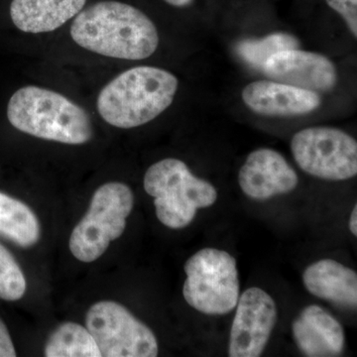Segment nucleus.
Listing matches in <instances>:
<instances>
[{
    "instance_id": "nucleus-1",
    "label": "nucleus",
    "mask_w": 357,
    "mask_h": 357,
    "mask_svg": "<svg viewBox=\"0 0 357 357\" xmlns=\"http://www.w3.org/2000/svg\"><path fill=\"white\" fill-rule=\"evenodd\" d=\"M70 36L86 50L123 60H143L158 48L159 34L149 17L124 2L105 0L81 11Z\"/></svg>"
},
{
    "instance_id": "nucleus-2",
    "label": "nucleus",
    "mask_w": 357,
    "mask_h": 357,
    "mask_svg": "<svg viewBox=\"0 0 357 357\" xmlns=\"http://www.w3.org/2000/svg\"><path fill=\"white\" fill-rule=\"evenodd\" d=\"M177 77L149 66L119 75L102 89L96 107L103 121L115 128H138L153 121L171 105L177 93Z\"/></svg>"
},
{
    "instance_id": "nucleus-3",
    "label": "nucleus",
    "mask_w": 357,
    "mask_h": 357,
    "mask_svg": "<svg viewBox=\"0 0 357 357\" xmlns=\"http://www.w3.org/2000/svg\"><path fill=\"white\" fill-rule=\"evenodd\" d=\"M7 119L17 130L41 139L81 145L93 137L91 119L81 107L39 86L16 91L7 105Z\"/></svg>"
},
{
    "instance_id": "nucleus-4",
    "label": "nucleus",
    "mask_w": 357,
    "mask_h": 357,
    "mask_svg": "<svg viewBox=\"0 0 357 357\" xmlns=\"http://www.w3.org/2000/svg\"><path fill=\"white\" fill-rule=\"evenodd\" d=\"M144 189L154 198L160 222L173 229L188 227L199 208H210L218 199L215 188L192 175L178 159L161 160L150 167L145 173Z\"/></svg>"
},
{
    "instance_id": "nucleus-5",
    "label": "nucleus",
    "mask_w": 357,
    "mask_h": 357,
    "mask_svg": "<svg viewBox=\"0 0 357 357\" xmlns=\"http://www.w3.org/2000/svg\"><path fill=\"white\" fill-rule=\"evenodd\" d=\"M133 204V192L128 185L112 182L98 188L88 213L73 230L70 238L72 255L82 262L98 259L110 243L123 234Z\"/></svg>"
},
{
    "instance_id": "nucleus-6",
    "label": "nucleus",
    "mask_w": 357,
    "mask_h": 357,
    "mask_svg": "<svg viewBox=\"0 0 357 357\" xmlns=\"http://www.w3.org/2000/svg\"><path fill=\"white\" fill-rule=\"evenodd\" d=\"M183 287L185 302L206 314L234 311L241 296L236 260L220 249L204 248L187 260Z\"/></svg>"
},
{
    "instance_id": "nucleus-7",
    "label": "nucleus",
    "mask_w": 357,
    "mask_h": 357,
    "mask_svg": "<svg viewBox=\"0 0 357 357\" xmlns=\"http://www.w3.org/2000/svg\"><path fill=\"white\" fill-rule=\"evenodd\" d=\"M291 150L300 168L314 177L344 181L356 176V140L340 129H303L293 136Z\"/></svg>"
},
{
    "instance_id": "nucleus-8",
    "label": "nucleus",
    "mask_w": 357,
    "mask_h": 357,
    "mask_svg": "<svg viewBox=\"0 0 357 357\" xmlns=\"http://www.w3.org/2000/svg\"><path fill=\"white\" fill-rule=\"evenodd\" d=\"M86 326L103 357L158 356L154 333L119 303H96L86 314Z\"/></svg>"
},
{
    "instance_id": "nucleus-9",
    "label": "nucleus",
    "mask_w": 357,
    "mask_h": 357,
    "mask_svg": "<svg viewBox=\"0 0 357 357\" xmlns=\"http://www.w3.org/2000/svg\"><path fill=\"white\" fill-rule=\"evenodd\" d=\"M230 331V357H258L269 342L277 321L273 298L262 289L249 288L239 296Z\"/></svg>"
},
{
    "instance_id": "nucleus-10",
    "label": "nucleus",
    "mask_w": 357,
    "mask_h": 357,
    "mask_svg": "<svg viewBox=\"0 0 357 357\" xmlns=\"http://www.w3.org/2000/svg\"><path fill=\"white\" fill-rule=\"evenodd\" d=\"M263 70L274 81L316 93L331 91L337 83V68L330 59L297 49L274 54L268 59Z\"/></svg>"
},
{
    "instance_id": "nucleus-11",
    "label": "nucleus",
    "mask_w": 357,
    "mask_h": 357,
    "mask_svg": "<svg viewBox=\"0 0 357 357\" xmlns=\"http://www.w3.org/2000/svg\"><path fill=\"white\" fill-rule=\"evenodd\" d=\"M238 183L248 198L265 201L294 191L299 178L279 152L261 148L248 155L239 171Z\"/></svg>"
},
{
    "instance_id": "nucleus-12",
    "label": "nucleus",
    "mask_w": 357,
    "mask_h": 357,
    "mask_svg": "<svg viewBox=\"0 0 357 357\" xmlns=\"http://www.w3.org/2000/svg\"><path fill=\"white\" fill-rule=\"evenodd\" d=\"M241 96L249 109L270 117L300 116L319 109L321 103L316 91L280 82H253L243 89Z\"/></svg>"
},
{
    "instance_id": "nucleus-13",
    "label": "nucleus",
    "mask_w": 357,
    "mask_h": 357,
    "mask_svg": "<svg viewBox=\"0 0 357 357\" xmlns=\"http://www.w3.org/2000/svg\"><path fill=\"white\" fill-rule=\"evenodd\" d=\"M292 331L296 344L306 356H337L344 351V328L330 312L317 305L301 312Z\"/></svg>"
},
{
    "instance_id": "nucleus-14",
    "label": "nucleus",
    "mask_w": 357,
    "mask_h": 357,
    "mask_svg": "<svg viewBox=\"0 0 357 357\" xmlns=\"http://www.w3.org/2000/svg\"><path fill=\"white\" fill-rule=\"evenodd\" d=\"M86 0H13L10 17L20 31L40 34L58 29L83 10Z\"/></svg>"
},
{
    "instance_id": "nucleus-15",
    "label": "nucleus",
    "mask_w": 357,
    "mask_h": 357,
    "mask_svg": "<svg viewBox=\"0 0 357 357\" xmlns=\"http://www.w3.org/2000/svg\"><path fill=\"white\" fill-rule=\"evenodd\" d=\"M305 287L319 299L356 309L357 274L354 270L333 259L312 263L303 274Z\"/></svg>"
},
{
    "instance_id": "nucleus-16",
    "label": "nucleus",
    "mask_w": 357,
    "mask_h": 357,
    "mask_svg": "<svg viewBox=\"0 0 357 357\" xmlns=\"http://www.w3.org/2000/svg\"><path fill=\"white\" fill-rule=\"evenodd\" d=\"M0 234L22 248L38 243L41 227L31 208L0 192Z\"/></svg>"
},
{
    "instance_id": "nucleus-17",
    "label": "nucleus",
    "mask_w": 357,
    "mask_h": 357,
    "mask_svg": "<svg viewBox=\"0 0 357 357\" xmlns=\"http://www.w3.org/2000/svg\"><path fill=\"white\" fill-rule=\"evenodd\" d=\"M45 356L102 357V354L88 328L76 323H65L47 340Z\"/></svg>"
},
{
    "instance_id": "nucleus-18",
    "label": "nucleus",
    "mask_w": 357,
    "mask_h": 357,
    "mask_svg": "<svg viewBox=\"0 0 357 357\" xmlns=\"http://www.w3.org/2000/svg\"><path fill=\"white\" fill-rule=\"evenodd\" d=\"M299 40L288 33H273L259 39H248L236 46L238 55L251 67L262 69L268 59L288 49H297Z\"/></svg>"
},
{
    "instance_id": "nucleus-19",
    "label": "nucleus",
    "mask_w": 357,
    "mask_h": 357,
    "mask_svg": "<svg viewBox=\"0 0 357 357\" xmlns=\"http://www.w3.org/2000/svg\"><path fill=\"white\" fill-rule=\"evenodd\" d=\"M27 288L22 270L15 258L0 244V299L17 301Z\"/></svg>"
},
{
    "instance_id": "nucleus-20",
    "label": "nucleus",
    "mask_w": 357,
    "mask_h": 357,
    "mask_svg": "<svg viewBox=\"0 0 357 357\" xmlns=\"http://www.w3.org/2000/svg\"><path fill=\"white\" fill-rule=\"evenodd\" d=\"M326 4L342 16L354 38L357 37V0H326Z\"/></svg>"
},
{
    "instance_id": "nucleus-21",
    "label": "nucleus",
    "mask_w": 357,
    "mask_h": 357,
    "mask_svg": "<svg viewBox=\"0 0 357 357\" xmlns=\"http://www.w3.org/2000/svg\"><path fill=\"white\" fill-rule=\"evenodd\" d=\"M15 356L16 351L10 335L3 321L0 319V357Z\"/></svg>"
},
{
    "instance_id": "nucleus-22",
    "label": "nucleus",
    "mask_w": 357,
    "mask_h": 357,
    "mask_svg": "<svg viewBox=\"0 0 357 357\" xmlns=\"http://www.w3.org/2000/svg\"><path fill=\"white\" fill-rule=\"evenodd\" d=\"M349 229L354 236H357V204L354 206L351 211V218H349Z\"/></svg>"
},
{
    "instance_id": "nucleus-23",
    "label": "nucleus",
    "mask_w": 357,
    "mask_h": 357,
    "mask_svg": "<svg viewBox=\"0 0 357 357\" xmlns=\"http://www.w3.org/2000/svg\"><path fill=\"white\" fill-rule=\"evenodd\" d=\"M164 1L175 7H187L191 6L194 0H164Z\"/></svg>"
}]
</instances>
